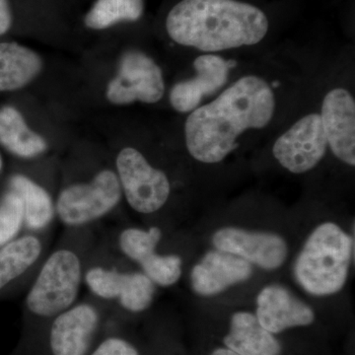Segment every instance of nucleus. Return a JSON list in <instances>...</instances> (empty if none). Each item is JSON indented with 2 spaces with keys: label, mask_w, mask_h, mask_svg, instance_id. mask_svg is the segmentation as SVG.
Instances as JSON below:
<instances>
[{
  "label": "nucleus",
  "mask_w": 355,
  "mask_h": 355,
  "mask_svg": "<svg viewBox=\"0 0 355 355\" xmlns=\"http://www.w3.org/2000/svg\"><path fill=\"white\" fill-rule=\"evenodd\" d=\"M98 240L94 230H64L28 286L24 308L32 319L48 322L76 304L86 263Z\"/></svg>",
  "instance_id": "7ed1b4c3"
},
{
  "label": "nucleus",
  "mask_w": 355,
  "mask_h": 355,
  "mask_svg": "<svg viewBox=\"0 0 355 355\" xmlns=\"http://www.w3.org/2000/svg\"><path fill=\"white\" fill-rule=\"evenodd\" d=\"M162 237L161 228L151 226L121 228L103 239L116 254L139 266L156 286L170 287L181 279L183 261L176 254L159 253Z\"/></svg>",
  "instance_id": "0eeeda50"
},
{
  "label": "nucleus",
  "mask_w": 355,
  "mask_h": 355,
  "mask_svg": "<svg viewBox=\"0 0 355 355\" xmlns=\"http://www.w3.org/2000/svg\"><path fill=\"white\" fill-rule=\"evenodd\" d=\"M257 305V319L263 328L272 334L294 327L308 326L314 321V312L309 306L277 284L266 286L260 292Z\"/></svg>",
  "instance_id": "f3484780"
},
{
  "label": "nucleus",
  "mask_w": 355,
  "mask_h": 355,
  "mask_svg": "<svg viewBox=\"0 0 355 355\" xmlns=\"http://www.w3.org/2000/svg\"><path fill=\"white\" fill-rule=\"evenodd\" d=\"M229 349L241 355H279L280 345L251 313H235L224 338Z\"/></svg>",
  "instance_id": "6ab92c4d"
},
{
  "label": "nucleus",
  "mask_w": 355,
  "mask_h": 355,
  "mask_svg": "<svg viewBox=\"0 0 355 355\" xmlns=\"http://www.w3.org/2000/svg\"><path fill=\"white\" fill-rule=\"evenodd\" d=\"M193 67L197 76L175 84L170 92V103L180 113L193 112L205 98L214 94L227 81L228 62L218 55H200L196 58Z\"/></svg>",
  "instance_id": "dca6fc26"
},
{
  "label": "nucleus",
  "mask_w": 355,
  "mask_h": 355,
  "mask_svg": "<svg viewBox=\"0 0 355 355\" xmlns=\"http://www.w3.org/2000/svg\"><path fill=\"white\" fill-rule=\"evenodd\" d=\"M253 273L251 263L226 252H209L191 272L193 291L202 296H214L228 287L249 279Z\"/></svg>",
  "instance_id": "2eb2a0df"
},
{
  "label": "nucleus",
  "mask_w": 355,
  "mask_h": 355,
  "mask_svg": "<svg viewBox=\"0 0 355 355\" xmlns=\"http://www.w3.org/2000/svg\"><path fill=\"white\" fill-rule=\"evenodd\" d=\"M165 92L162 70L153 58L139 51H128L121 55L118 73L110 81L107 99L114 105L137 101L154 104Z\"/></svg>",
  "instance_id": "9d476101"
},
{
  "label": "nucleus",
  "mask_w": 355,
  "mask_h": 355,
  "mask_svg": "<svg viewBox=\"0 0 355 355\" xmlns=\"http://www.w3.org/2000/svg\"><path fill=\"white\" fill-rule=\"evenodd\" d=\"M328 141L320 114H309L280 135L272 153L282 167L303 174L319 164L326 154Z\"/></svg>",
  "instance_id": "9b49d317"
},
{
  "label": "nucleus",
  "mask_w": 355,
  "mask_h": 355,
  "mask_svg": "<svg viewBox=\"0 0 355 355\" xmlns=\"http://www.w3.org/2000/svg\"><path fill=\"white\" fill-rule=\"evenodd\" d=\"M0 144L22 159H34L48 150V142L28 127L22 114L12 107L0 110Z\"/></svg>",
  "instance_id": "412c9836"
},
{
  "label": "nucleus",
  "mask_w": 355,
  "mask_h": 355,
  "mask_svg": "<svg viewBox=\"0 0 355 355\" xmlns=\"http://www.w3.org/2000/svg\"><path fill=\"white\" fill-rule=\"evenodd\" d=\"M83 286L110 311L140 314L153 305L157 286L141 270L127 268L125 258L102 238L86 263Z\"/></svg>",
  "instance_id": "20e7f679"
},
{
  "label": "nucleus",
  "mask_w": 355,
  "mask_h": 355,
  "mask_svg": "<svg viewBox=\"0 0 355 355\" xmlns=\"http://www.w3.org/2000/svg\"><path fill=\"white\" fill-rule=\"evenodd\" d=\"M42 69L43 60L36 51L17 43H0V91L25 87Z\"/></svg>",
  "instance_id": "aec40b11"
},
{
  "label": "nucleus",
  "mask_w": 355,
  "mask_h": 355,
  "mask_svg": "<svg viewBox=\"0 0 355 355\" xmlns=\"http://www.w3.org/2000/svg\"><path fill=\"white\" fill-rule=\"evenodd\" d=\"M88 355H139V350L125 338L109 336L98 343Z\"/></svg>",
  "instance_id": "b1692460"
},
{
  "label": "nucleus",
  "mask_w": 355,
  "mask_h": 355,
  "mask_svg": "<svg viewBox=\"0 0 355 355\" xmlns=\"http://www.w3.org/2000/svg\"><path fill=\"white\" fill-rule=\"evenodd\" d=\"M123 198L116 170L105 168L90 180L64 186L55 198V217L64 230H94L114 214Z\"/></svg>",
  "instance_id": "423d86ee"
},
{
  "label": "nucleus",
  "mask_w": 355,
  "mask_h": 355,
  "mask_svg": "<svg viewBox=\"0 0 355 355\" xmlns=\"http://www.w3.org/2000/svg\"><path fill=\"white\" fill-rule=\"evenodd\" d=\"M212 242L217 250L235 254L265 270H275L286 260L287 245L273 233L227 227L216 231Z\"/></svg>",
  "instance_id": "f8f14e48"
},
{
  "label": "nucleus",
  "mask_w": 355,
  "mask_h": 355,
  "mask_svg": "<svg viewBox=\"0 0 355 355\" xmlns=\"http://www.w3.org/2000/svg\"><path fill=\"white\" fill-rule=\"evenodd\" d=\"M109 311L108 307L87 295L51 318L48 321L51 355H88Z\"/></svg>",
  "instance_id": "1a4fd4ad"
},
{
  "label": "nucleus",
  "mask_w": 355,
  "mask_h": 355,
  "mask_svg": "<svg viewBox=\"0 0 355 355\" xmlns=\"http://www.w3.org/2000/svg\"><path fill=\"white\" fill-rule=\"evenodd\" d=\"M328 146L336 157L355 165V102L354 96L343 88L327 93L321 114Z\"/></svg>",
  "instance_id": "4468645a"
},
{
  "label": "nucleus",
  "mask_w": 355,
  "mask_h": 355,
  "mask_svg": "<svg viewBox=\"0 0 355 355\" xmlns=\"http://www.w3.org/2000/svg\"><path fill=\"white\" fill-rule=\"evenodd\" d=\"M9 191L20 198L24 209L26 231L50 233L55 219V200L48 190L31 178L14 175L9 181Z\"/></svg>",
  "instance_id": "a211bd4d"
},
{
  "label": "nucleus",
  "mask_w": 355,
  "mask_h": 355,
  "mask_svg": "<svg viewBox=\"0 0 355 355\" xmlns=\"http://www.w3.org/2000/svg\"><path fill=\"white\" fill-rule=\"evenodd\" d=\"M2 170V158L1 156H0V172H1Z\"/></svg>",
  "instance_id": "bb28decb"
},
{
  "label": "nucleus",
  "mask_w": 355,
  "mask_h": 355,
  "mask_svg": "<svg viewBox=\"0 0 355 355\" xmlns=\"http://www.w3.org/2000/svg\"><path fill=\"white\" fill-rule=\"evenodd\" d=\"M275 110L268 83L259 76L242 77L214 101L191 112L184 123L187 148L200 162H221L234 150L243 132L266 128Z\"/></svg>",
  "instance_id": "f257e3e1"
},
{
  "label": "nucleus",
  "mask_w": 355,
  "mask_h": 355,
  "mask_svg": "<svg viewBox=\"0 0 355 355\" xmlns=\"http://www.w3.org/2000/svg\"><path fill=\"white\" fill-rule=\"evenodd\" d=\"M116 173L123 197L137 214H156L169 200L171 184L167 175L153 167L137 149H121L116 158Z\"/></svg>",
  "instance_id": "6e6552de"
},
{
  "label": "nucleus",
  "mask_w": 355,
  "mask_h": 355,
  "mask_svg": "<svg viewBox=\"0 0 355 355\" xmlns=\"http://www.w3.org/2000/svg\"><path fill=\"white\" fill-rule=\"evenodd\" d=\"M50 233L26 231L0 247V292L14 284L29 286L49 253Z\"/></svg>",
  "instance_id": "ddd939ff"
},
{
  "label": "nucleus",
  "mask_w": 355,
  "mask_h": 355,
  "mask_svg": "<svg viewBox=\"0 0 355 355\" xmlns=\"http://www.w3.org/2000/svg\"><path fill=\"white\" fill-rule=\"evenodd\" d=\"M22 226H24L23 203L15 193L8 191L0 202V247L17 237Z\"/></svg>",
  "instance_id": "5701e85b"
},
{
  "label": "nucleus",
  "mask_w": 355,
  "mask_h": 355,
  "mask_svg": "<svg viewBox=\"0 0 355 355\" xmlns=\"http://www.w3.org/2000/svg\"><path fill=\"white\" fill-rule=\"evenodd\" d=\"M12 21V11L8 0H0V36L9 31Z\"/></svg>",
  "instance_id": "393cba45"
},
{
  "label": "nucleus",
  "mask_w": 355,
  "mask_h": 355,
  "mask_svg": "<svg viewBox=\"0 0 355 355\" xmlns=\"http://www.w3.org/2000/svg\"><path fill=\"white\" fill-rule=\"evenodd\" d=\"M173 41L205 53L253 46L268 30L266 14L237 0H182L166 19Z\"/></svg>",
  "instance_id": "f03ea898"
},
{
  "label": "nucleus",
  "mask_w": 355,
  "mask_h": 355,
  "mask_svg": "<svg viewBox=\"0 0 355 355\" xmlns=\"http://www.w3.org/2000/svg\"><path fill=\"white\" fill-rule=\"evenodd\" d=\"M144 9V0H96L84 22L89 29H108L123 21L139 20Z\"/></svg>",
  "instance_id": "4be33fe9"
},
{
  "label": "nucleus",
  "mask_w": 355,
  "mask_h": 355,
  "mask_svg": "<svg viewBox=\"0 0 355 355\" xmlns=\"http://www.w3.org/2000/svg\"><path fill=\"white\" fill-rule=\"evenodd\" d=\"M352 248V238L340 226L333 222L318 226L296 260L298 284L315 296L340 291L349 275Z\"/></svg>",
  "instance_id": "39448f33"
},
{
  "label": "nucleus",
  "mask_w": 355,
  "mask_h": 355,
  "mask_svg": "<svg viewBox=\"0 0 355 355\" xmlns=\"http://www.w3.org/2000/svg\"><path fill=\"white\" fill-rule=\"evenodd\" d=\"M211 355H241L231 349H218L216 352H212Z\"/></svg>",
  "instance_id": "a878e982"
}]
</instances>
